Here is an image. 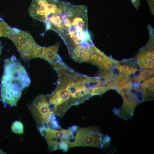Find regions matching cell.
<instances>
[{
  "label": "cell",
  "mask_w": 154,
  "mask_h": 154,
  "mask_svg": "<svg viewBox=\"0 0 154 154\" xmlns=\"http://www.w3.org/2000/svg\"><path fill=\"white\" fill-rule=\"evenodd\" d=\"M87 8L64 1L50 21V29L60 37L67 47L84 43L90 35L88 29Z\"/></svg>",
  "instance_id": "1"
},
{
  "label": "cell",
  "mask_w": 154,
  "mask_h": 154,
  "mask_svg": "<svg viewBox=\"0 0 154 154\" xmlns=\"http://www.w3.org/2000/svg\"><path fill=\"white\" fill-rule=\"evenodd\" d=\"M50 64L57 74V82L64 85L68 91L72 106L81 104L92 96L91 90L99 81L97 77H89L78 73L62 60Z\"/></svg>",
  "instance_id": "2"
},
{
  "label": "cell",
  "mask_w": 154,
  "mask_h": 154,
  "mask_svg": "<svg viewBox=\"0 0 154 154\" xmlns=\"http://www.w3.org/2000/svg\"><path fill=\"white\" fill-rule=\"evenodd\" d=\"M30 79L23 66L14 55L4 60L1 86V98L10 106H16Z\"/></svg>",
  "instance_id": "3"
},
{
  "label": "cell",
  "mask_w": 154,
  "mask_h": 154,
  "mask_svg": "<svg viewBox=\"0 0 154 154\" xmlns=\"http://www.w3.org/2000/svg\"><path fill=\"white\" fill-rule=\"evenodd\" d=\"M28 107L34 119L38 128L48 127L61 129L56 120L55 116L50 106L48 95H38Z\"/></svg>",
  "instance_id": "4"
},
{
  "label": "cell",
  "mask_w": 154,
  "mask_h": 154,
  "mask_svg": "<svg viewBox=\"0 0 154 154\" xmlns=\"http://www.w3.org/2000/svg\"><path fill=\"white\" fill-rule=\"evenodd\" d=\"M99 129L95 126L80 127L74 126L73 137L69 148L76 146H90L102 148L108 143Z\"/></svg>",
  "instance_id": "5"
},
{
  "label": "cell",
  "mask_w": 154,
  "mask_h": 154,
  "mask_svg": "<svg viewBox=\"0 0 154 154\" xmlns=\"http://www.w3.org/2000/svg\"><path fill=\"white\" fill-rule=\"evenodd\" d=\"M38 129L46 139L50 151L60 149L66 151L69 148L72 133L71 127L67 129H55L48 127Z\"/></svg>",
  "instance_id": "6"
},
{
  "label": "cell",
  "mask_w": 154,
  "mask_h": 154,
  "mask_svg": "<svg viewBox=\"0 0 154 154\" xmlns=\"http://www.w3.org/2000/svg\"><path fill=\"white\" fill-rule=\"evenodd\" d=\"M48 97L50 106L55 116H63L72 106L68 91L59 83L57 82L55 89Z\"/></svg>",
  "instance_id": "7"
},
{
  "label": "cell",
  "mask_w": 154,
  "mask_h": 154,
  "mask_svg": "<svg viewBox=\"0 0 154 154\" xmlns=\"http://www.w3.org/2000/svg\"><path fill=\"white\" fill-rule=\"evenodd\" d=\"M14 30L10 39L15 44L23 60L27 61L31 60L32 53L38 44L28 32L15 28Z\"/></svg>",
  "instance_id": "8"
},
{
  "label": "cell",
  "mask_w": 154,
  "mask_h": 154,
  "mask_svg": "<svg viewBox=\"0 0 154 154\" xmlns=\"http://www.w3.org/2000/svg\"><path fill=\"white\" fill-rule=\"evenodd\" d=\"M62 1L58 0H32L28 11L34 19L44 23L47 17L55 12Z\"/></svg>",
  "instance_id": "9"
},
{
  "label": "cell",
  "mask_w": 154,
  "mask_h": 154,
  "mask_svg": "<svg viewBox=\"0 0 154 154\" xmlns=\"http://www.w3.org/2000/svg\"><path fill=\"white\" fill-rule=\"evenodd\" d=\"M88 48L90 54L89 63L103 70H110L115 63L116 61L105 55L93 43L90 44Z\"/></svg>",
  "instance_id": "10"
},
{
  "label": "cell",
  "mask_w": 154,
  "mask_h": 154,
  "mask_svg": "<svg viewBox=\"0 0 154 154\" xmlns=\"http://www.w3.org/2000/svg\"><path fill=\"white\" fill-rule=\"evenodd\" d=\"M154 48L146 45L136 55L137 65L142 69L154 68Z\"/></svg>",
  "instance_id": "11"
},
{
  "label": "cell",
  "mask_w": 154,
  "mask_h": 154,
  "mask_svg": "<svg viewBox=\"0 0 154 154\" xmlns=\"http://www.w3.org/2000/svg\"><path fill=\"white\" fill-rule=\"evenodd\" d=\"M88 46L83 45L75 46L68 52L71 58L78 63L88 62L90 56Z\"/></svg>",
  "instance_id": "12"
},
{
  "label": "cell",
  "mask_w": 154,
  "mask_h": 154,
  "mask_svg": "<svg viewBox=\"0 0 154 154\" xmlns=\"http://www.w3.org/2000/svg\"><path fill=\"white\" fill-rule=\"evenodd\" d=\"M135 64L132 63L131 60L120 62L116 61L113 67L118 74L124 78H128L134 75L138 70Z\"/></svg>",
  "instance_id": "13"
},
{
  "label": "cell",
  "mask_w": 154,
  "mask_h": 154,
  "mask_svg": "<svg viewBox=\"0 0 154 154\" xmlns=\"http://www.w3.org/2000/svg\"><path fill=\"white\" fill-rule=\"evenodd\" d=\"M139 88L141 92L143 100L145 101L153 100L154 98V76H151L143 81L140 85Z\"/></svg>",
  "instance_id": "14"
},
{
  "label": "cell",
  "mask_w": 154,
  "mask_h": 154,
  "mask_svg": "<svg viewBox=\"0 0 154 154\" xmlns=\"http://www.w3.org/2000/svg\"><path fill=\"white\" fill-rule=\"evenodd\" d=\"M59 47V43H57L52 46L45 47L42 58L47 60L49 63L61 60V58L58 53Z\"/></svg>",
  "instance_id": "15"
},
{
  "label": "cell",
  "mask_w": 154,
  "mask_h": 154,
  "mask_svg": "<svg viewBox=\"0 0 154 154\" xmlns=\"http://www.w3.org/2000/svg\"><path fill=\"white\" fill-rule=\"evenodd\" d=\"M154 74V68L143 69L140 70L136 74L134 75L132 82L134 86L139 88L140 85L143 81L153 76Z\"/></svg>",
  "instance_id": "16"
},
{
  "label": "cell",
  "mask_w": 154,
  "mask_h": 154,
  "mask_svg": "<svg viewBox=\"0 0 154 154\" xmlns=\"http://www.w3.org/2000/svg\"><path fill=\"white\" fill-rule=\"evenodd\" d=\"M14 32V28L11 27L3 19L0 18V37H7L10 39Z\"/></svg>",
  "instance_id": "17"
},
{
  "label": "cell",
  "mask_w": 154,
  "mask_h": 154,
  "mask_svg": "<svg viewBox=\"0 0 154 154\" xmlns=\"http://www.w3.org/2000/svg\"><path fill=\"white\" fill-rule=\"evenodd\" d=\"M45 49V47L38 44L32 52L31 59L38 58H42L44 54Z\"/></svg>",
  "instance_id": "18"
},
{
  "label": "cell",
  "mask_w": 154,
  "mask_h": 154,
  "mask_svg": "<svg viewBox=\"0 0 154 154\" xmlns=\"http://www.w3.org/2000/svg\"><path fill=\"white\" fill-rule=\"evenodd\" d=\"M12 132L16 133L22 134L24 132V126L22 123L20 121H14L11 126Z\"/></svg>",
  "instance_id": "19"
},
{
  "label": "cell",
  "mask_w": 154,
  "mask_h": 154,
  "mask_svg": "<svg viewBox=\"0 0 154 154\" xmlns=\"http://www.w3.org/2000/svg\"><path fill=\"white\" fill-rule=\"evenodd\" d=\"M150 7L151 13L154 15V0H146Z\"/></svg>",
  "instance_id": "20"
},
{
  "label": "cell",
  "mask_w": 154,
  "mask_h": 154,
  "mask_svg": "<svg viewBox=\"0 0 154 154\" xmlns=\"http://www.w3.org/2000/svg\"><path fill=\"white\" fill-rule=\"evenodd\" d=\"M132 3L136 9H138L140 4V0H131Z\"/></svg>",
  "instance_id": "21"
},
{
  "label": "cell",
  "mask_w": 154,
  "mask_h": 154,
  "mask_svg": "<svg viewBox=\"0 0 154 154\" xmlns=\"http://www.w3.org/2000/svg\"><path fill=\"white\" fill-rule=\"evenodd\" d=\"M92 40V39H91V38L90 39V40L88 41L87 42H86L84 43H82V44H79V45H86V44H85L86 43L88 42H90L91 40ZM76 46H70V47H67V49H68V50H70L71 49H72L73 48L74 46H76Z\"/></svg>",
  "instance_id": "22"
},
{
  "label": "cell",
  "mask_w": 154,
  "mask_h": 154,
  "mask_svg": "<svg viewBox=\"0 0 154 154\" xmlns=\"http://www.w3.org/2000/svg\"><path fill=\"white\" fill-rule=\"evenodd\" d=\"M2 48V47L1 46V42H0V55L1 54V52Z\"/></svg>",
  "instance_id": "23"
}]
</instances>
